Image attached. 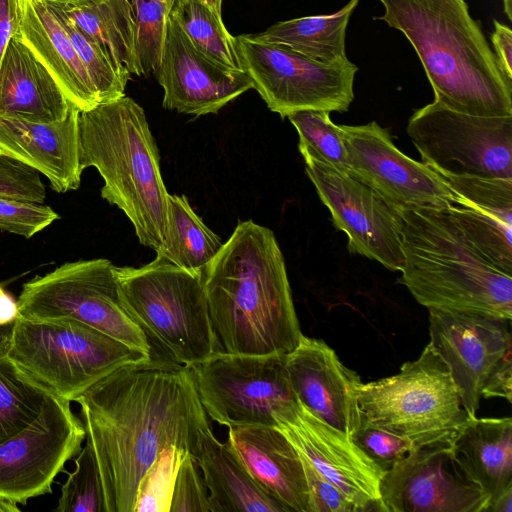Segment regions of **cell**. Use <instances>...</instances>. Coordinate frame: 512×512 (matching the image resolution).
Masks as SVG:
<instances>
[{
	"label": "cell",
	"mask_w": 512,
	"mask_h": 512,
	"mask_svg": "<svg viewBox=\"0 0 512 512\" xmlns=\"http://www.w3.org/2000/svg\"><path fill=\"white\" fill-rule=\"evenodd\" d=\"M106 512H134L140 485L160 456L197 457L211 428L189 367L151 357L125 364L79 395Z\"/></svg>",
	"instance_id": "cell-1"
},
{
	"label": "cell",
	"mask_w": 512,
	"mask_h": 512,
	"mask_svg": "<svg viewBox=\"0 0 512 512\" xmlns=\"http://www.w3.org/2000/svg\"><path fill=\"white\" fill-rule=\"evenodd\" d=\"M203 276L221 352L287 355L299 344L303 334L272 230L240 221Z\"/></svg>",
	"instance_id": "cell-2"
},
{
	"label": "cell",
	"mask_w": 512,
	"mask_h": 512,
	"mask_svg": "<svg viewBox=\"0 0 512 512\" xmlns=\"http://www.w3.org/2000/svg\"><path fill=\"white\" fill-rule=\"evenodd\" d=\"M375 20L402 32L418 55L434 101L478 116H512V80L501 71L466 0H379Z\"/></svg>",
	"instance_id": "cell-3"
},
{
	"label": "cell",
	"mask_w": 512,
	"mask_h": 512,
	"mask_svg": "<svg viewBox=\"0 0 512 512\" xmlns=\"http://www.w3.org/2000/svg\"><path fill=\"white\" fill-rule=\"evenodd\" d=\"M400 283L428 310L512 319V275L493 265L448 209H399Z\"/></svg>",
	"instance_id": "cell-4"
},
{
	"label": "cell",
	"mask_w": 512,
	"mask_h": 512,
	"mask_svg": "<svg viewBox=\"0 0 512 512\" xmlns=\"http://www.w3.org/2000/svg\"><path fill=\"white\" fill-rule=\"evenodd\" d=\"M80 165L95 167L101 197L122 210L140 244L156 253L168 232V196L159 151L143 108L123 96L79 113Z\"/></svg>",
	"instance_id": "cell-5"
},
{
	"label": "cell",
	"mask_w": 512,
	"mask_h": 512,
	"mask_svg": "<svg viewBox=\"0 0 512 512\" xmlns=\"http://www.w3.org/2000/svg\"><path fill=\"white\" fill-rule=\"evenodd\" d=\"M5 356L49 395L71 402L117 368L151 354L78 321L16 317Z\"/></svg>",
	"instance_id": "cell-6"
},
{
	"label": "cell",
	"mask_w": 512,
	"mask_h": 512,
	"mask_svg": "<svg viewBox=\"0 0 512 512\" xmlns=\"http://www.w3.org/2000/svg\"><path fill=\"white\" fill-rule=\"evenodd\" d=\"M122 302L150 338L184 366L221 352L213 331L204 273L156 257L141 267H115Z\"/></svg>",
	"instance_id": "cell-7"
},
{
	"label": "cell",
	"mask_w": 512,
	"mask_h": 512,
	"mask_svg": "<svg viewBox=\"0 0 512 512\" xmlns=\"http://www.w3.org/2000/svg\"><path fill=\"white\" fill-rule=\"evenodd\" d=\"M360 426L386 430L415 447L452 442L472 418L450 372L428 343L392 376L357 387Z\"/></svg>",
	"instance_id": "cell-8"
},
{
	"label": "cell",
	"mask_w": 512,
	"mask_h": 512,
	"mask_svg": "<svg viewBox=\"0 0 512 512\" xmlns=\"http://www.w3.org/2000/svg\"><path fill=\"white\" fill-rule=\"evenodd\" d=\"M115 265L98 258L67 262L25 282L17 317L32 321L74 320L151 354V342L125 308Z\"/></svg>",
	"instance_id": "cell-9"
},
{
	"label": "cell",
	"mask_w": 512,
	"mask_h": 512,
	"mask_svg": "<svg viewBox=\"0 0 512 512\" xmlns=\"http://www.w3.org/2000/svg\"><path fill=\"white\" fill-rule=\"evenodd\" d=\"M240 69L267 107L282 118L302 110L346 112L358 67L349 59L325 64L291 48L234 36Z\"/></svg>",
	"instance_id": "cell-10"
},
{
	"label": "cell",
	"mask_w": 512,
	"mask_h": 512,
	"mask_svg": "<svg viewBox=\"0 0 512 512\" xmlns=\"http://www.w3.org/2000/svg\"><path fill=\"white\" fill-rule=\"evenodd\" d=\"M285 359L283 354L218 352L189 366L207 416L228 428L276 426L274 415L297 403Z\"/></svg>",
	"instance_id": "cell-11"
},
{
	"label": "cell",
	"mask_w": 512,
	"mask_h": 512,
	"mask_svg": "<svg viewBox=\"0 0 512 512\" xmlns=\"http://www.w3.org/2000/svg\"><path fill=\"white\" fill-rule=\"evenodd\" d=\"M407 134L440 175L512 178V116H478L433 101L414 111Z\"/></svg>",
	"instance_id": "cell-12"
},
{
	"label": "cell",
	"mask_w": 512,
	"mask_h": 512,
	"mask_svg": "<svg viewBox=\"0 0 512 512\" xmlns=\"http://www.w3.org/2000/svg\"><path fill=\"white\" fill-rule=\"evenodd\" d=\"M85 438L70 401L49 395L39 415L0 444V496L25 505L51 493L55 477L77 456Z\"/></svg>",
	"instance_id": "cell-13"
},
{
	"label": "cell",
	"mask_w": 512,
	"mask_h": 512,
	"mask_svg": "<svg viewBox=\"0 0 512 512\" xmlns=\"http://www.w3.org/2000/svg\"><path fill=\"white\" fill-rule=\"evenodd\" d=\"M306 174L334 226L348 238V250L400 271L402 220L399 208L363 181L312 158H303Z\"/></svg>",
	"instance_id": "cell-14"
},
{
	"label": "cell",
	"mask_w": 512,
	"mask_h": 512,
	"mask_svg": "<svg viewBox=\"0 0 512 512\" xmlns=\"http://www.w3.org/2000/svg\"><path fill=\"white\" fill-rule=\"evenodd\" d=\"M347 149L350 175L363 181L397 208L449 209L455 196L445 179L394 144L377 122L339 125Z\"/></svg>",
	"instance_id": "cell-15"
},
{
	"label": "cell",
	"mask_w": 512,
	"mask_h": 512,
	"mask_svg": "<svg viewBox=\"0 0 512 512\" xmlns=\"http://www.w3.org/2000/svg\"><path fill=\"white\" fill-rule=\"evenodd\" d=\"M380 491L384 512H484L488 504L451 442L414 447L385 471Z\"/></svg>",
	"instance_id": "cell-16"
},
{
	"label": "cell",
	"mask_w": 512,
	"mask_h": 512,
	"mask_svg": "<svg viewBox=\"0 0 512 512\" xmlns=\"http://www.w3.org/2000/svg\"><path fill=\"white\" fill-rule=\"evenodd\" d=\"M429 344L446 364L470 417L497 366L512 355L511 320L479 313L430 309Z\"/></svg>",
	"instance_id": "cell-17"
},
{
	"label": "cell",
	"mask_w": 512,
	"mask_h": 512,
	"mask_svg": "<svg viewBox=\"0 0 512 512\" xmlns=\"http://www.w3.org/2000/svg\"><path fill=\"white\" fill-rule=\"evenodd\" d=\"M274 419L298 453L359 512H384L380 488L385 470L350 437L316 417L298 400Z\"/></svg>",
	"instance_id": "cell-18"
},
{
	"label": "cell",
	"mask_w": 512,
	"mask_h": 512,
	"mask_svg": "<svg viewBox=\"0 0 512 512\" xmlns=\"http://www.w3.org/2000/svg\"><path fill=\"white\" fill-rule=\"evenodd\" d=\"M154 74L164 91L163 107L194 116L217 113L252 88L245 72L228 69L205 56L170 16Z\"/></svg>",
	"instance_id": "cell-19"
},
{
	"label": "cell",
	"mask_w": 512,
	"mask_h": 512,
	"mask_svg": "<svg viewBox=\"0 0 512 512\" xmlns=\"http://www.w3.org/2000/svg\"><path fill=\"white\" fill-rule=\"evenodd\" d=\"M285 368L297 400L325 423L352 439L360 426V376L347 368L323 340L302 335L286 355Z\"/></svg>",
	"instance_id": "cell-20"
},
{
	"label": "cell",
	"mask_w": 512,
	"mask_h": 512,
	"mask_svg": "<svg viewBox=\"0 0 512 512\" xmlns=\"http://www.w3.org/2000/svg\"><path fill=\"white\" fill-rule=\"evenodd\" d=\"M455 196L449 208L474 246L512 275V178L441 175Z\"/></svg>",
	"instance_id": "cell-21"
},
{
	"label": "cell",
	"mask_w": 512,
	"mask_h": 512,
	"mask_svg": "<svg viewBox=\"0 0 512 512\" xmlns=\"http://www.w3.org/2000/svg\"><path fill=\"white\" fill-rule=\"evenodd\" d=\"M79 113L72 107L65 119L52 123L0 117V154L43 174L58 193L78 189L83 172Z\"/></svg>",
	"instance_id": "cell-22"
},
{
	"label": "cell",
	"mask_w": 512,
	"mask_h": 512,
	"mask_svg": "<svg viewBox=\"0 0 512 512\" xmlns=\"http://www.w3.org/2000/svg\"><path fill=\"white\" fill-rule=\"evenodd\" d=\"M226 444L263 489L291 511L310 512L300 455L277 426L229 427Z\"/></svg>",
	"instance_id": "cell-23"
},
{
	"label": "cell",
	"mask_w": 512,
	"mask_h": 512,
	"mask_svg": "<svg viewBox=\"0 0 512 512\" xmlns=\"http://www.w3.org/2000/svg\"><path fill=\"white\" fill-rule=\"evenodd\" d=\"M16 34L79 111L100 104L97 91L60 20L42 0H17Z\"/></svg>",
	"instance_id": "cell-24"
},
{
	"label": "cell",
	"mask_w": 512,
	"mask_h": 512,
	"mask_svg": "<svg viewBox=\"0 0 512 512\" xmlns=\"http://www.w3.org/2000/svg\"><path fill=\"white\" fill-rule=\"evenodd\" d=\"M73 106L52 75L15 33L0 60V117L59 122Z\"/></svg>",
	"instance_id": "cell-25"
},
{
	"label": "cell",
	"mask_w": 512,
	"mask_h": 512,
	"mask_svg": "<svg viewBox=\"0 0 512 512\" xmlns=\"http://www.w3.org/2000/svg\"><path fill=\"white\" fill-rule=\"evenodd\" d=\"M195 461L208 489L211 512H291L252 478L212 428L202 434Z\"/></svg>",
	"instance_id": "cell-26"
},
{
	"label": "cell",
	"mask_w": 512,
	"mask_h": 512,
	"mask_svg": "<svg viewBox=\"0 0 512 512\" xmlns=\"http://www.w3.org/2000/svg\"><path fill=\"white\" fill-rule=\"evenodd\" d=\"M451 445L456 461L488 503L512 484L511 417H472Z\"/></svg>",
	"instance_id": "cell-27"
},
{
	"label": "cell",
	"mask_w": 512,
	"mask_h": 512,
	"mask_svg": "<svg viewBox=\"0 0 512 512\" xmlns=\"http://www.w3.org/2000/svg\"><path fill=\"white\" fill-rule=\"evenodd\" d=\"M359 1L350 0L333 14L281 21L262 32L245 36L254 41L285 45L321 63H341L348 60L346 30Z\"/></svg>",
	"instance_id": "cell-28"
},
{
	"label": "cell",
	"mask_w": 512,
	"mask_h": 512,
	"mask_svg": "<svg viewBox=\"0 0 512 512\" xmlns=\"http://www.w3.org/2000/svg\"><path fill=\"white\" fill-rule=\"evenodd\" d=\"M223 244L193 210L185 195L169 194L167 238L156 257L204 273Z\"/></svg>",
	"instance_id": "cell-29"
},
{
	"label": "cell",
	"mask_w": 512,
	"mask_h": 512,
	"mask_svg": "<svg viewBox=\"0 0 512 512\" xmlns=\"http://www.w3.org/2000/svg\"><path fill=\"white\" fill-rule=\"evenodd\" d=\"M58 6L90 37L103 45L113 61L131 75L141 76L135 52L130 0H105L86 7Z\"/></svg>",
	"instance_id": "cell-30"
},
{
	"label": "cell",
	"mask_w": 512,
	"mask_h": 512,
	"mask_svg": "<svg viewBox=\"0 0 512 512\" xmlns=\"http://www.w3.org/2000/svg\"><path fill=\"white\" fill-rule=\"evenodd\" d=\"M169 16L182 28L192 44L205 56L232 70H241L234 46V36L217 15L201 0H167Z\"/></svg>",
	"instance_id": "cell-31"
},
{
	"label": "cell",
	"mask_w": 512,
	"mask_h": 512,
	"mask_svg": "<svg viewBox=\"0 0 512 512\" xmlns=\"http://www.w3.org/2000/svg\"><path fill=\"white\" fill-rule=\"evenodd\" d=\"M60 20L82 61L100 100V104L125 96L131 74L118 66L108 50L86 34L55 4L46 3Z\"/></svg>",
	"instance_id": "cell-32"
},
{
	"label": "cell",
	"mask_w": 512,
	"mask_h": 512,
	"mask_svg": "<svg viewBox=\"0 0 512 512\" xmlns=\"http://www.w3.org/2000/svg\"><path fill=\"white\" fill-rule=\"evenodd\" d=\"M48 396L6 356L0 357V444L26 428Z\"/></svg>",
	"instance_id": "cell-33"
},
{
	"label": "cell",
	"mask_w": 512,
	"mask_h": 512,
	"mask_svg": "<svg viewBox=\"0 0 512 512\" xmlns=\"http://www.w3.org/2000/svg\"><path fill=\"white\" fill-rule=\"evenodd\" d=\"M288 120L299 136V151L303 158H312L350 174V164L342 131L332 122L330 112L302 110L289 114Z\"/></svg>",
	"instance_id": "cell-34"
},
{
	"label": "cell",
	"mask_w": 512,
	"mask_h": 512,
	"mask_svg": "<svg viewBox=\"0 0 512 512\" xmlns=\"http://www.w3.org/2000/svg\"><path fill=\"white\" fill-rule=\"evenodd\" d=\"M135 29V52L141 76L158 67L166 37L170 2L167 0H130Z\"/></svg>",
	"instance_id": "cell-35"
},
{
	"label": "cell",
	"mask_w": 512,
	"mask_h": 512,
	"mask_svg": "<svg viewBox=\"0 0 512 512\" xmlns=\"http://www.w3.org/2000/svg\"><path fill=\"white\" fill-rule=\"evenodd\" d=\"M55 511L106 512L97 462L87 441L75 458V470L62 485Z\"/></svg>",
	"instance_id": "cell-36"
},
{
	"label": "cell",
	"mask_w": 512,
	"mask_h": 512,
	"mask_svg": "<svg viewBox=\"0 0 512 512\" xmlns=\"http://www.w3.org/2000/svg\"><path fill=\"white\" fill-rule=\"evenodd\" d=\"M185 454L177 449H169L160 456L140 485L134 512H169L175 476Z\"/></svg>",
	"instance_id": "cell-37"
},
{
	"label": "cell",
	"mask_w": 512,
	"mask_h": 512,
	"mask_svg": "<svg viewBox=\"0 0 512 512\" xmlns=\"http://www.w3.org/2000/svg\"><path fill=\"white\" fill-rule=\"evenodd\" d=\"M60 215L43 203L0 198V229L25 238L42 231Z\"/></svg>",
	"instance_id": "cell-38"
},
{
	"label": "cell",
	"mask_w": 512,
	"mask_h": 512,
	"mask_svg": "<svg viewBox=\"0 0 512 512\" xmlns=\"http://www.w3.org/2000/svg\"><path fill=\"white\" fill-rule=\"evenodd\" d=\"M169 512H211L208 489L195 459L185 454L178 466Z\"/></svg>",
	"instance_id": "cell-39"
},
{
	"label": "cell",
	"mask_w": 512,
	"mask_h": 512,
	"mask_svg": "<svg viewBox=\"0 0 512 512\" xmlns=\"http://www.w3.org/2000/svg\"><path fill=\"white\" fill-rule=\"evenodd\" d=\"M0 198L43 203L45 185L35 169L0 154Z\"/></svg>",
	"instance_id": "cell-40"
},
{
	"label": "cell",
	"mask_w": 512,
	"mask_h": 512,
	"mask_svg": "<svg viewBox=\"0 0 512 512\" xmlns=\"http://www.w3.org/2000/svg\"><path fill=\"white\" fill-rule=\"evenodd\" d=\"M352 440L385 471L415 447L399 435L369 426H359Z\"/></svg>",
	"instance_id": "cell-41"
},
{
	"label": "cell",
	"mask_w": 512,
	"mask_h": 512,
	"mask_svg": "<svg viewBox=\"0 0 512 512\" xmlns=\"http://www.w3.org/2000/svg\"><path fill=\"white\" fill-rule=\"evenodd\" d=\"M300 455V454H299ZM309 495L310 512H359L358 508L300 455Z\"/></svg>",
	"instance_id": "cell-42"
},
{
	"label": "cell",
	"mask_w": 512,
	"mask_h": 512,
	"mask_svg": "<svg viewBox=\"0 0 512 512\" xmlns=\"http://www.w3.org/2000/svg\"><path fill=\"white\" fill-rule=\"evenodd\" d=\"M494 31L491 42L494 54L503 74L512 80V30L509 26L493 19Z\"/></svg>",
	"instance_id": "cell-43"
},
{
	"label": "cell",
	"mask_w": 512,
	"mask_h": 512,
	"mask_svg": "<svg viewBox=\"0 0 512 512\" xmlns=\"http://www.w3.org/2000/svg\"><path fill=\"white\" fill-rule=\"evenodd\" d=\"M482 397H501L512 400V359L503 360L488 378L482 389Z\"/></svg>",
	"instance_id": "cell-44"
},
{
	"label": "cell",
	"mask_w": 512,
	"mask_h": 512,
	"mask_svg": "<svg viewBox=\"0 0 512 512\" xmlns=\"http://www.w3.org/2000/svg\"><path fill=\"white\" fill-rule=\"evenodd\" d=\"M17 0H0V60L5 48L16 33Z\"/></svg>",
	"instance_id": "cell-45"
},
{
	"label": "cell",
	"mask_w": 512,
	"mask_h": 512,
	"mask_svg": "<svg viewBox=\"0 0 512 512\" xmlns=\"http://www.w3.org/2000/svg\"><path fill=\"white\" fill-rule=\"evenodd\" d=\"M484 512H512V484L493 498Z\"/></svg>",
	"instance_id": "cell-46"
},
{
	"label": "cell",
	"mask_w": 512,
	"mask_h": 512,
	"mask_svg": "<svg viewBox=\"0 0 512 512\" xmlns=\"http://www.w3.org/2000/svg\"><path fill=\"white\" fill-rule=\"evenodd\" d=\"M45 3L59 4L72 7H86L100 4L105 0H42Z\"/></svg>",
	"instance_id": "cell-47"
},
{
	"label": "cell",
	"mask_w": 512,
	"mask_h": 512,
	"mask_svg": "<svg viewBox=\"0 0 512 512\" xmlns=\"http://www.w3.org/2000/svg\"><path fill=\"white\" fill-rule=\"evenodd\" d=\"M12 324L0 327V357L5 356Z\"/></svg>",
	"instance_id": "cell-48"
},
{
	"label": "cell",
	"mask_w": 512,
	"mask_h": 512,
	"mask_svg": "<svg viewBox=\"0 0 512 512\" xmlns=\"http://www.w3.org/2000/svg\"><path fill=\"white\" fill-rule=\"evenodd\" d=\"M20 508L17 506V503L0 496V512H19Z\"/></svg>",
	"instance_id": "cell-49"
},
{
	"label": "cell",
	"mask_w": 512,
	"mask_h": 512,
	"mask_svg": "<svg viewBox=\"0 0 512 512\" xmlns=\"http://www.w3.org/2000/svg\"><path fill=\"white\" fill-rule=\"evenodd\" d=\"M209 8H211L217 15L222 16V1L223 0H201Z\"/></svg>",
	"instance_id": "cell-50"
},
{
	"label": "cell",
	"mask_w": 512,
	"mask_h": 512,
	"mask_svg": "<svg viewBox=\"0 0 512 512\" xmlns=\"http://www.w3.org/2000/svg\"><path fill=\"white\" fill-rule=\"evenodd\" d=\"M503 1V7H504V13L506 14L507 18L512 21V0H502Z\"/></svg>",
	"instance_id": "cell-51"
},
{
	"label": "cell",
	"mask_w": 512,
	"mask_h": 512,
	"mask_svg": "<svg viewBox=\"0 0 512 512\" xmlns=\"http://www.w3.org/2000/svg\"><path fill=\"white\" fill-rule=\"evenodd\" d=\"M4 294H5V292H4V291H3V289L0 287V297H1L2 295H4Z\"/></svg>",
	"instance_id": "cell-52"
}]
</instances>
